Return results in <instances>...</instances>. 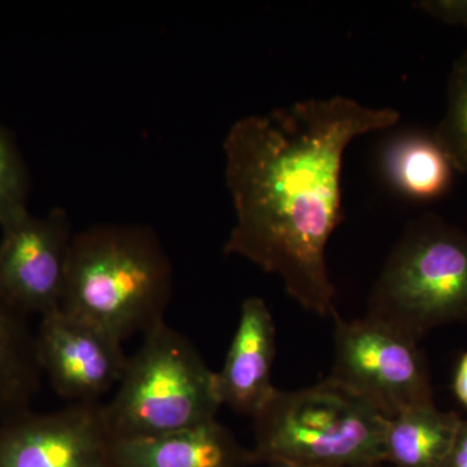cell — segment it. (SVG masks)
I'll use <instances>...</instances> for the list:
<instances>
[{
    "label": "cell",
    "mask_w": 467,
    "mask_h": 467,
    "mask_svg": "<svg viewBox=\"0 0 467 467\" xmlns=\"http://www.w3.org/2000/svg\"><path fill=\"white\" fill-rule=\"evenodd\" d=\"M399 119L396 109L335 95L234 122L223 140L236 217L225 254L281 276L303 308L335 315L326 247L344 220V152L355 138Z\"/></svg>",
    "instance_id": "6da1fadb"
},
{
    "label": "cell",
    "mask_w": 467,
    "mask_h": 467,
    "mask_svg": "<svg viewBox=\"0 0 467 467\" xmlns=\"http://www.w3.org/2000/svg\"><path fill=\"white\" fill-rule=\"evenodd\" d=\"M171 291V260L149 226L103 223L73 236L64 312L124 343L165 322Z\"/></svg>",
    "instance_id": "7a4b0ae2"
},
{
    "label": "cell",
    "mask_w": 467,
    "mask_h": 467,
    "mask_svg": "<svg viewBox=\"0 0 467 467\" xmlns=\"http://www.w3.org/2000/svg\"><path fill=\"white\" fill-rule=\"evenodd\" d=\"M254 420V463L379 467L389 418L333 378L275 389Z\"/></svg>",
    "instance_id": "3957f363"
},
{
    "label": "cell",
    "mask_w": 467,
    "mask_h": 467,
    "mask_svg": "<svg viewBox=\"0 0 467 467\" xmlns=\"http://www.w3.org/2000/svg\"><path fill=\"white\" fill-rule=\"evenodd\" d=\"M221 407L216 373L184 335L162 322L128 358L104 413L113 438H153L213 422Z\"/></svg>",
    "instance_id": "277c9868"
},
{
    "label": "cell",
    "mask_w": 467,
    "mask_h": 467,
    "mask_svg": "<svg viewBox=\"0 0 467 467\" xmlns=\"http://www.w3.org/2000/svg\"><path fill=\"white\" fill-rule=\"evenodd\" d=\"M368 315L417 340L436 326L467 319V234L435 214L413 221L384 264Z\"/></svg>",
    "instance_id": "5b68a950"
},
{
    "label": "cell",
    "mask_w": 467,
    "mask_h": 467,
    "mask_svg": "<svg viewBox=\"0 0 467 467\" xmlns=\"http://www.w3.org/2000/svg\"><path fill=\"white\" fill-rule=\"evenodd\" d=\"M334 316L330 378L370 402L389 420L434 401L429 368L416 337L374 316L353 321Z\"/></svg>",
    "instance_id": "8992f818"
},
{
    "label": "cell",
    "mask_w": 467,
    "mask_h": 467,
    "mask_svg": "<svg viewBox=\"0 0 467 467\" xmlns=\"http://www.w3.org/2000/svg\"><path fill=\"white\" fill-rule=\"evenodd\" d=\"M0 230V296L26 317L60 310L75 236L69 214L63 208L27 213Z\"/></svg>",
    "instance_id": "52a82bcc"
},
{
    "label": "cell",
    "mask_w": 467,
    "mask_h": 467,
    "mask_svg": "<svg viewBox=\"0 0 467 467\" xmlns=\"http://www.w3.org/2000/svg\"><path fill=\"white\" fill-rule=\"evenodd\" d=\"M103 402L0 420V467H113Z\"/></svg>",
    "instance_id": "ba28073f"
},
{
    "label": "cell",
    "mask_w": 467,
    "mask_h": 467,
    "mask_svg": "<svg viewBox=\"0 0 467 467\" xmlns=\"http://www.w3.org/2000/svg\"><path fill=\"white\" fill-rule=\"evenodd\" d=\"M36 348L42 374L69 404L100 402L129 358L115 335L61 309L41 318Z\"/></svg>",
    "instance_id": "9c48e42d"
},
{
    "label": "cell",
    "mask_w": 467,
    "mask_h": 467,
    "mask_svg": "<svg viewBox=\"0 0 467 467\" xmlns=\"http://www.w3.org/2000/svg\"><path fill=\"white\" fill-rule=\"evenodd\" d=\"M275 325L265 301L252 296L243 301L238 327L216 373L221 404L235 413L254 417L272 398Z\"/></svg>",
    "instance_id": "30bf717a"
},
{
    "label": "cell",
    "mask_w": 467,
    "mask_h": 467,
    "mask_svg": "<svg viewBox=\"0 0 467 467\" xmlns=\"http://www.w3.org/2000/svg\"><path fill=\"white\" fill-rule=\"evenodd\" d=\"M113 467H247L252 451L218 420L153 436L117 439L112 442Z\"/></svg>",
    "instance_id": "8fae6325"
},
{
    "label": "cell",
    "mask_w": 467,
    "mask_h": 467,
    "mask_svg": "<svg viewBox=\"0 0 467 467\" xmlns=\"http://www.w3.org/2000/svg\"><path fill=\"white\" fill-rule=\"evenodd\" d=\"M461 420L459 414L441 410L434 401L401 411L387 423L384 463L389 467H441Z\"/></svg>",
    "instance_id": "7c38bea8"
},
{
    "label": "cell",
    "mask_w": 467,
    "mask_h": 467,
    "mask_svg": "<svg viewBox=\"0 0 467 467\" xmlns=\"http://www.w3.org/2000/svg\"><path fill=\"white\" fill-rule=\"evenodd\" d=\"M36 333L0 296V420L30 410L41 387Z\"/></svg>",
    "instance_id": "4fadbf2b"
},
{
    "label": "cell",
    "mask_w": 467,
    "mask_h": 467,
    "mask_svg": "<svg viewBox=\"0 0 467 467\" xmlns=\"http://www.w3.org/2000/svg\"><path fill=\"white\" fill-rule=\"evenodd\" d=\"M383 173L396 192L413 201H432L450 190L453 165L434 135L395 138L382 159Z\"/></svg>",
    "instance_id": "5bb4252c"
},
{
    "label": "cell",
    "mask_w": 467,
    "mask_h": 467,
    "mask_svg": "<svg viewBox=\"0 0 467 467\" xmlns=\"http://www.w3.org/2000/svg\"><path fill=\"white\" fill-rule=\"evenodd\" d=\"M432 135L447 153L454 171L467 174V48L451 67L447 109Z\"/></svg>",
    "instance_id": "9a60e30c"
},
{
    "label": "cell",
    "mask_w": 467,
    "mask_h": 467,
    "mask_svg": "<svg viewBox=\"0 0 467 467\" xmlns=\"http://www.w3.org/2000/svg\"><path fill=\"white\" fill-rule=\"evenodd\" d=\"M29 171L12 135L0 125V229L30 213Z\"/></svg>",
    "instance_id": "2e32d148"
},
{
    "label": "cell",
    "mask_w": 467,
    "mask_h": 467,
    "mask_svg": "<svg viewBox=\"0 0 467 467\" xmlns=\"http://www.w3.org/2000/svg\"><path fill=\"white\" fill-rule=\"evenodd\" d=\"M416 5L441 23L467 27V0H422Z\"/></svg>",
    "instance_id": "e0dca14e"
},
{
    "label": "cell",
    "mask_w": 467,
    "mask_h": 467,
    "mask_svg": "<svg viewBox=\"0 0 467 467\" xmlns=\"http://www.w3.org/2000/svg\"><path fill=\"white\" fill-rule=\"evenodd\" d=\"M441 467H467V420H461L451 450Z\"/></svg>",
    "instance_id": "ac0fdd59"
},
{
    "label": "cell",
    "mask_w": 467,
    "mask_h": 467,
    "mask_svg": "<svg viewBox=\"0 0 467 467\" xmlns=\"http://www.w3.org/2000/svg\"><path fill=\"white\" fill-rule=\"evenodd\" d=\"M454 393L461 404L467 408V352L460 358L453 380Z\"/></svg>",
    "instance_id": "d6986e66"
},
{
    "label": "cell",
    "mask_w": 467,
    "mask_h": 467,
    "mask_svg": "<svg viewBox=\"0 0 467 467\" xmlns=\"http://www.w3.org/2000/svg\"><path fill=\"white\" fill-rule=\"evenodd\" d=\"M270 467H315V466H299V465H270ZM383 467V466H379Z\"/></svg>",
    "instance_id": "ffe728a7"
}]
</instances>
